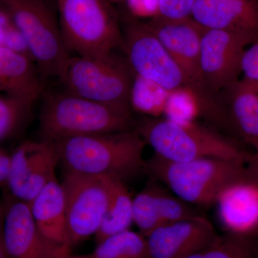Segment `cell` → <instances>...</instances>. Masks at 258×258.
<instances>
[{
    "mask_svg": "<svg viewBox=\"0 0 258 258\" xmlns=\"http://www.w3.org/2000/svg\"><path fill=\"white\" fill-rule=\"evenodd\" d=\"M64 171L123 180L145 171L146 143L135 128L116 133L69 137L53 142Z\"/></svg>",
    "mask_w": 258,
    "mask_h": 258,
    "instance_id": "obj_1",
    "label": "cell"
},
{
    "mask_svg": "<svg viewBox=\"0 0 258 258\" xmlns=\"http://www.w3.org/2000/svg\"><path fill=\"white\" fill-rule=\"evenodd\" d=\"M154 154L166 161L185 162L215 158L245 164L250 154L235 139L197 121L147 118L135 128Z\"/></svg>",
    "mask_w": 258,
    "mask_h": 258,
    "instance_id": "obj_2",
    "label": "cell"
},
{
    "mask_svg": "<svg viewBox=\"0 0 258 258\" xmlns=\"http://www.w3.org/2000/svg\"><path fill=\"white\" fill-rule=\"evenodd\" d=\"M131 111L62 91L44 96L39 118L41 139L51 142L132 130Z\"/></svg>",
    "mask_w": 258,
    "mask_h": 258,
    "instance_id": "obj_3",
    "label": "cell"
},
{
    "mask_svg": "<svg viewBox=\"0 0 258 258\" xmlns=\"http://www.w3.org/2000/svg\"><path fill=\"white\" fill-rule=\"evenodd\" d=\"M145 171L185 203L204 208L215 205L226 186L246 176L245 164L236 161L204 158L174 162L155 154L146 161Z\"/></svg>",
    "mask_w": 258,
    "mask_h": 258,
    "instance_id": "obj_4",
    "label": "cell"
},
{
    "mask_svg": "<svg viewBox=\"0 0 258 258\" xmlns=\"http://www.w3.org/2000/svg\"><path fill=\"white\" fill-rule=\"evenodd\" d=\"M68 50L76 55H109L123 50L119 18L106 0H56Z\"/></svg>",
    "mask_w": 258,
    "mask_h": 258,
    "instance_id": "obj_5",
    "label": "cell"
},
{
    "mask_svg": "<svg viewBox=\"0 0 258 258\" xmlns=\"http://www.w3.org/2000/svg\"><path fill=\"white\" fill-rule=\"evenodd\" d=\"M57 78L64 91L132 111L129 97L134 74L126 59L115 52L102 56L70 55Z\"/></svg>",
    "mask_w": 258,
    "mask_h": 258,
    "instance_id": "obj_6",
    "label": "cell"
},
{
    "mask_svg": "<svg viewBox=\"0 0 258 258\" xmlns=\"http://www.w3.org/2000/svg\"><path fill=\"white\" fill-rule=\"evenodd\" d=\"M147 23L181 69L187 90L198 102L201 116L221 128V102L209 93L202 76L200 43L204 28L191 18L168 20L158 16Z\"/></svg>",
    "mask_w": 258,
    "mask_h": 258,
    "instance_id": "obj_7",
    "label": "cell"
},
{
    "mask_svg": "<svg viewBox=\"0 0 258 258\" xmlns=\"http://www.w3.org/2000/svg\"><path fill=\"white\" fill-rule=\"evenodd\" d=\"M42 78L58 77L69 50L59 19L47 0H2Z\"/></svg>",
    "mask_w": 258,
    "mask_h": 258,
    "instance_id": "obj_8",
    "label": "cell"
},
{
    "mask_svg": "<svg viewBox=\"0 0 258 258\" xmlns=\"http://www.w3.org/2000/svg\"><path fill=\"white\" fill-rule=\"evenodd\" d=\"M123 24V50L134 75L169 93L187 89L181 69L147 23L125 16Z\"/></svg>",
    "mask_w": 258,
    "mask_h": 258,
    "instance_id": "obj_9",
    "label": "cell"
},
{
    "mask_svg": "<svg viewBox=\"0 0 258 258\" xmlns=\"http://www.w3.org/2000/svg\"><path fill=\"white\" fill-rule=\"evenodd\" d=\"M61 184L66 200L68 242L72 247L99 230L106 215L108 191L101 177L66 171Z\"/></svg>",
    "mask_w": 258,
    "mask_h": 258,
    "instance_id": "obj_10",
    "label": "cell"
},
{
    "mask_svg": "<svg viewBox=\"0 0 258 258\" xmlns=\"http://www.w3.org/2000/svg\"><path fill=\"white\" fill-rule=\"evenodd\" d=\"M252 42L235 32L203 29L200 43V67L205 86L219 101L220 93L238 81L241 60Z\"/></svg>",
    "mask_w": 258,
    "mask_h": 258,
    "instance_id": "obj_11",
    "label": "cell"
},
{
    "mask_svg": "<svg viewBox=\"0 0 258 258\" xmlns=\"http://www.w3.org/2000/svg\"><path fill=\"white\" fill-rule=\"evenodd\" d=\"M59 163L55 143L46 139L25 141L10 155L6 187L10 196L28 204L51 180L55 179Z\"/></svg>",
    "mask_w": 258,
    "mask_h": 258,
    "instance_id": "obj_12",
    "label": "cell"
},
{
    "mask_svg": "<svg viewBox=\"0 0 258 258\" xmlns=\"http://www.w3.org/2000/svg\"><path fill=\"white\" fill-rule=\"evenodd\" d=\"M5 237L9 258H57L68 244H56L40 233L28 204L7 198Z\"/></svg>",
    "mask_w": 258,
    "mask_h": 258,
    "instance_id": "obj_13",
    "label": "cell"
},
{
    "mask_svg": "<svg viewBox=\"0 0 258 258\" xmlns=\"http://www.w3.org/2000/svg\"><path fill=\"white\" fill-rule=\"evenodd\" d=\"M217 236L211 222L202 215L162 226L146 238L150 258H186Z\"/></svg>",
    "mask_w": 258,
    "mask_h": 258,
    "instance_id": "obj_14",
    "label": "cell"
},
{
    "mask_svg": "<svg viewBox=\"0 0 258 258\" xmlns=\"http://www.w3.org/2000/svg\"><path fill=\"white\" fill-rule=\"evenodd\" d=\"M191 19L204 29L227 30L258 41L257 0H195Z\"/></svg>",
    "mask_w": 258,
    "mask_h": 258,
    "instance_id": "obj_15",
    "label": "cell"
},
{
    "mask_svg": "<svg viewBox=\"0 0 258 258\" xmlns=\"http://www.w3.org/2000/svg\"><path fill=\"white\" fill-rule=\"evenodd\" d=\"M200 215L195 206L154 183L133 199L134 223L145 237L162 226Z\"/></svg>",
    "mask_w": 258,
    "mask_h": 258,
    "instance_id": "obj_16",
    "label": "cell"
},
{
    "mask_svg": "<svg viewBox=\"0 0 258 258\" xmlns=\"http://www.w3.org/2000/svg\"><path fill=\"white\" fill-rule=\"evenodd\" d=\"M215 205L225 233L253 239L258 235V186L246 176L226 186Z\"/></svg>",
    "mask_w": 258,
    "mask_h": 258,
    "instance_id": "obj_17",
    "label": "cell"
},
{
    "mask_svg": "<svg viewBox=\"0 0 258 258\" xmlns=\"http://www.w3.org/2000/svg\"><path fill=\"white\" fill-rule=\"evenodd\" d=\"M225 128L258 152V93L241 80L220 93Z\"/></svg>",
    "mask_w": 258,
    "mask_h": 258,
    "instance_id": "obj_18",
    "label": "cell"
},
{
    "mask_svg": "<svg viewBox=\"0 0 258 258\" xmlns=\"http://www.w3.org/2000/svg\"><path fill=\"white\" fill-rule=\"evenodd\" d=\"M43 89L42 76L30 56L0 46V92L35 101Z\"/></svg>",
    "mask_w": 258,
    "mask_h": 258,
    "instance_id": "obj_19",
    "label": "cell"
},
{
    "mask_svg": "<svg viewBox=\"0 0 258 258\" xmlns=\"http://www.w3.org/2000/svg\"><path fill=\"white\" fill-rule=\"evenodd\" d=\"M29 207L35 225L44 237L56 244L69 245L64 190L57 178L47 183Z\"/></svg>",
    "mask_w": 258,
    "mask_h": 258,
    "instance_id": "obj_20",
    "label": "cell"
},
{
    "mask_svg": "<svg viewBox=\"0 0 258 258\" xmlns=\"http://www.w3.org/2000/svg\"><path fill=\"white\" fill-rule=\"evenodd\" d=\"M108 191V201L104 219L95 235L96 244L108 237L128 230L134 223L133 198L123 180L101 177Z\"/></svg>",
    "mask_w": 258,
    "mask_h": 258,
    "instance_id": "obj_21",
    "label": "cell"
},
{
    "mask_svg": "<svg viewBox=\"0 0 258 258\" xmlns=\"http://www.w3.org/2000/svg\"><path fill=\"white\" fill-rule=\"evenodd\" d=\"M90 258H150L147 241L139 232L123 231L96 244Z\"/></svg>",
    "mask_w": 258,
    "mask_h": 258,
    "instance_id": "obj_22",
    "label": "cell"
},
{
    "mask_svg": "<svg viewBox=\"0 0 258 258\" xmlns=\"http://www.w3.org/2000/svg\"><path fill=\"white\" fill-rule=\"evenodd\" d=\"M169 94L155 83L134 75L129 97L131 109L151 118H159L164 114Z\"/></svg>",
    "mask_w": 258,
    "mask_h": 258,
    "instance_id": "obj_23",
    "label": "cell"
},
{
    "mask_svg": "<svg viewBox=\"0 0 258 258\" xmlns=\"http://www.w3.org/2000/svg\"><path fill=\"white\" fill-rule=\"evenodd\" d=\"M186 258H258V243L253 238L225 233Z\"/></svg>",
    "mask_w": 258,
    "mask_h": 258,
    "instance_id": "obj_24",
    "label": "cell"
},
{
    "mask_svg": "<svg viewBox=\"0 0 258 258\" xmlns=\"http://www.w3.org/2000/svg\"><path fill=\"white\" fill-rule=\"evenodd\" d=\"M35 102L13 95H0V142L13 137L26 123Z\"/></svg>",
    "mask_w": 258,
    "mask_h": 258,
    "instance_id": "obj_25",
    "label": "cell"
},
{
    "mask_svg": "<svg viewBox=\"0 0 258 258\" xmlns=\"http://www.w3.org/2000/svg\"><path fill=\"white\" fill-rule=\"evenodd\" d=\"M164 114L168 119L178 122L196 121L200 107L189 90L181 89L169 94Z\"/></svg>",
    "mask_w": 258,
    "mask_h": 258,
    "instance_id": "obj_26",
    "label": "cell"
},
{
    "mask_svg": "<svg viewBox=\"0 0 258 258\" xmlns=\"http://www.w3.org/2000/svg\"><path fill=\"white\" fill-rule=\"evenodd\" d=\"M0 46L8 47L30 56L13 17L2 0H0Z\"/></svg>",
    "mask_w": 258,
    "mask_h": 258,
    "instance_id": "obj_27",
    "label": "cell"
},
{
    "mask_svg": "<svg viewBox=\"0 0 258 258\" xmlns=\"http://www.w3.org/2000/svg\"><path fill=\"white\" fill-rule=\"evenodd\" d=\"M241 81L258 93V41L246 47L241 60Z\"/></svg>",
    "mask_w": 258,
    "mask_h": 258,
    "instance_id": "obj_28",
    "label": "cell"
},
{
    "mask_svg": "<svg viewBox=\"0 0 258 258\" xmlns=\"http://www.w3.org/2000/svg\"><path fill=\"white\" fill-rule=\"evenodd\" d=\"M159 17L168 20L190 18L195 0H158Z\"/></svg>",
    "mask_w": 258,
    "mask_h": 258,
    "instance_id": "obj_29",
    "label": "cell"
},
{
    "mask_svg": "<svg viewBox=\"0 0 258 258\" xmlns=\"http://www.w3.org/2000/svg\"><path fill=\"white\" fill-rule=\"evenodd\" d=\"M128 15L127 17L134 20H152L159 16L158 0H123Z\"/></svg>",
    "mask_w": 258,
    "mask_h": 258,
    "instance_id": "obj_30",
    "label": "cell"
},
{
    "mask_svg": "<svg viewBox=\"0 0 258 258\" xmlns=\"http://www.w3.org/2000/svg\"><path fill=\"white\" fill-rule=\"evenodd\" d=\"M7 210V198L0 200V258L8 257L5 237V215Z\"/></svg>",
    "mask_w": 258,
    "mask_h": 258,
    "instance_id": "obj_31",
    "label": "cell"
},
{
    "mask_svg": "<svg viewBox=\"0 0 258 258\" xmlns=\"http://www.w3.org/2000/svg\"><path fill=\"white\" fill-rule=\"evenodd\" d=\"M10 155L0 149V188L6 187L9 178Z\"/></svg>",
    "mask_w": 258,
    "mask_h": 258,
    "instance_id": "obj_32",
    "label": "cell"
},
{
    "mask_svg": "<svg viewBox=\"0 0 258 258\" xmlns=\"http://www.w3.org/2000/svg\"><path fill=\"white\" fill-rule=\"evenodd\" d=\"M246 177L258 186V152L250 154L245 163Z\"/></svg>",
    "mask_w": 258,
    "mask_h": 258,
    "instance_id": "obj_33",
    "label": "cell"
},
{
    "mask_svg": "<svg viewBox=\"0 0 258 258\" xmlns=\"http://www.w3.org/2000/svg\"><path fill=\"white\" fill-rule=\"evenodd\" d=\"M57 258H90L89 256L87 257H82V256L73 255L71 254V247L69 245H66L61 250L60 253L57 256Z\"/></svg>",
    "mask_w": 258,
    "mask_h": 258,
    "instance_id": "obj_34",
    "label": "cell"
},
{
    "mask_svg": "<svg viewBox=\"0 0 258 258\" xmlns=\"http://www.w3.org/2000/svg\"><path fill=\"white\" fill-rule=\"evenodd\" d=\"M108 3L111 5L116 4V3H122L123 0H106Z\"/></svg>",
    "mask_w": 258,
    "mask_h": 258,
    "instance_id": "obj_35",
    "label": "cell"
},
{
    "mask_svg": "<svg viewBox=\"0 0 258 258\" xmlns=\"http://www.w3.org/2000/svg\"><path fill=\"white\" fill-rule=\"evenodd\" d=\"M257 3H258V0H257Z\"/></svg>",
    "mask_w": 258,
    "mask_h": 258,
    "instance_id": "obj_36",
    "label": "cell"
}]
</instances>
